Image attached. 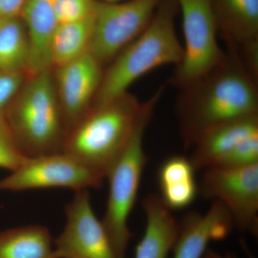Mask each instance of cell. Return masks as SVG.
I'll return each mask as SVG.
<instances>
[{"instance_id":"15","label":"cell","mask_w":258,"mask_h":258,"mask_svg":"<svg viewBox=\"0 0 258 258\" xmlns=\"http://www.w3.org/2000/svg\"><path fill=\"white\" fill-rule=\"evenodd\" d=\"M145 231L136 247L134 258H166L175 243L179 221L159 195H148L143 201Z\"/></svg>"},{"instance_id":"7","label":"cell","mask_w":258,"mask_h":258,"mask_svg":"<svg viewBox=\"0 0 258 258\" xmlns=\"http://www.w3.org/2000/svg\"><path fill=\"white\" fill-rule=\"evenodd\" d=\"M162 0H95L89 52L104 66L144 31Z\"/></svg>"},{"instance_id":"1","label":"cell","mask_w":258,"mask_h":258,"mask_svg":"<svg viewBox=\"0 0 258 258\" xmlns=\"http://www.w3.org/2000/svg\"><path fill=\"white\" fill-rule=\"evenodd\" d=\"M228 47L223 63L180 88L176 113L186 149L192 147L202 135L217 125L258 114L255 80L244 66L237 47Z\"/></svg>"},{"instance_id":"23","label":"cell","mask_w":258,"mask_h":258,"mask_svg":"<svg viewBox=\"0 0 258 258\" xmlns=\"http://www.w3.org/2000/svg\"><path fill=\"white\" fill-rule=\"evenodd\" d=\"M95 0H54L58 24L83 20L92 15Z\"/></svg>"},{"instance_id":"22","label":"cell","mask_w":258,"mask_h":258,"mask_svg":"<svg viewBox=\"0 0 258 258\" xmlns=\"http://www.w3.org/2000/svg\"><path fill=\"white\" fill-rule=\"evenodd\" d=\"M256 164H258V133L244 139L215 166L238 168Z\"/></svg>"},{"instance_id":"20","label":"cell","mask_w":258,"mask_h":258,"mask_svg":"<svg viewBox=\"0 0 258 258\" xmlns=\"http://www.w3.org/2000/svg\"><path fill=\"white\" fill-rule=\"evenodd\" d=\"M28 37L21 17L0 18V71L28 74Z\"/></svg>"},{"instance_id":"13","label":"cell","mask_w":258,"mask_h":258,"mask_svg":"<svg viewBox=\"0 0 258 258\" xmlns=\"http://www.w3.org/2000/svg\"><path fill=\"white\" fill-rule=\"evenodd\" d=\"M20 17L28 37V76L52 69L51 42L59 25L54 0H25Z\"/></svg>"},{"instance_id":"24","label":"cell","mask_w":258,"mask_h":258,"mask_svg":"<svg viewBox=\"0 0 258 258\" xmlns=\"http://www.w3.org/2000/svg\"><path fill=\"white\" fill-rule=\"evenodd\" d=\"M28 77L26 73L0 71V115H5Z\"/></svg>"},{"instance_id":"19","label":"cell","mask_w":258,"mask_h":258,"mask_svg":"<svg viewBox=\"0 0 258 258\" xmlns=\"http://www.w3.org/2000/svg\"><path fill=\"white\" fill-rule=\"evenodd\" d=\"M92 30L93 13L83 20L59 24L51 42L52 68L60 67L87 53Z\"/></svg>"},{"instance_id":"17","label":"cell","mask_w":258,"mask_h":258,"mask_svg":"<svg viewBox=\"0 0 258 258\" xmlns=\"http://www.w3.org/2000/svg\"><path fill=\"white\" fill-rule=\"evenodd\" d=\"M196 169L189 158L176 155L164 161L158 171L159 198L169 210H182L196 200Z\"/></svg>"},{"instance_id":"25","label":"cell","mask_w":258,"mask_h":258,"mask_svg":"<svg viewBox=\"0 0 258 258\" xmlns=\"http://www.w3.org/2000/svg\"><path fill=\"white\" fill-rule=\"evenodd\" d=\"M25 0H0V18L20 16Z\"/></svg>"},{"instance_id":"18","label":"cell","mask_w":258,"mask_h":258,"mask_svg":"<svg viewBox=\"0 0 258 258\" xmlns=\"http://www.w3.org/2000/svg\"><path fill=\"white\" fill-rule=\"evenodd\" d=\"M0 258H54L47 227L28 225L0 232Z\"/></svg>"},{"instance_id":"11","label":"cell","mask_w":258,"mask_h":258,"mask_svg":"<svg viewBox=\"0 0 258 258\" xmlns=\"http://www.w3.org/2000/svg\"><path fill=\"white\" fill-rule=\"evenodd\" d=\"M56 69V91L69 132L91 109L103 78V66L87 52Z\"/></svg>"},{"instance_id":"14","label":"cell","mask_w":258,"mask_h":258,"mask_svg":"<svg viewBox=\"0 0 258 258\" xmlns=\"http://www.w3.org/2000/svg\"><path fill=\"white\" fill-rule=\"evenodd\" d=\"M258 133V114L226 122L202 135L189 157L196 171L216 166L241 142Z\"/></svg>"},{"instance_id":"27","label":"cell","mask_w":258,"mask_h":258,"mask_svg":"<svg viewBox=\"0 0 258 258\" xmlns=\"http://www.w3.org/2000/svg\"><path fill=\"white\" fill-rule=\"evenodd\" d=\"M224 258H237V257H235V254L230 253V252H227V253H226L225 255L224 256ZM250 258H253V257H250Z\"/></svg>"},{"instance_id":"10","label":"cell","mask_w":258,"mask_h":258,"mask_svg":"<svg viewBox=\"0 0 258 258\" xmlns=\"http://www.w3.org/2000/svg\"><path fill=\"white\" fill-rule=\"evenodd\" d=\"M66 215L63 230L53 242L54 258H117L88 190L76 191Z\"/></svg>"},{"instance_id":"21","label":"cell","mask_w":258,"mask_h":258,"mask_svg":"<svg viewBox=\"0 0 258 258\" xmlns=\"http://www.w3.org/2000/svg\"><path fill=\"white\" fill-rule=\"evenodd\" d=\"M13 137L5 115H0V168L11 172L26 159Z\"/></svg>"},{"instance_id":"6","label":"cell","mask_w":258,"mask_h":258,"mask_svg":"<svg viewBox=\"0 0 258 258\" xmlns=\"http://www.w3.org/2000/svg\"><path fill=\"white\" fill-rule=\"evenodd\" d=\"M182 15L184 56L171 81L184 87L223 63L227 54L219 46L218 30L210 0H176Z\"/></svg>"},{"instance_id":"5","label":"cell","mask_w":258,"mask_h":258,"mask_svg":"<svg viewBox=\"0 0 258 258\" xmlns=\"http://www.w3.org/2000/svg\"><path fill=\"white\" fill-rule=\"evenodd\" d=\"M164 92V86H161L144 102L143 109L132 137L106 174L109 188L106 211L101 221L117 258L125 257L133 237L128 222L148 161L144 147V135Z\"/></svg>"},{"instance_id":"3","label":"cell","mask_w":258,"mask_h":258,"mask_svg":"<svg viewBox=\"0 0 258 258\" xmlns=\"http://www.w3.org/2000/svg\"><path fill=\"white\" fill-rule=\"evenodd\" d=\"M143 104L127 92L93 107L68 132L62 152L106 178L132 137Z\"/></svg>"},{"instance_id":"28","label":"cell","mask_w":258,"mask_h":258,"mask_svg":"<svg viewBox=\"0 0 258 258\" xmlns=\"http://www.w3.org/2000/svg\"><path fill=\"white\" fill-rule=\"evenodd\" d=\"M98 1L105 2V3H118V2L125 1V0H98Z\"/></svg>"},{"instance_id":"2","label":"cell","mask_w":258,"mask_h":258,"mask_svg":"<svg viewBox=\"0 0 258 258\" xmlns=\"http://www.w3.org/2000/svg\"><path fill=\"white\" fill-rule=\"evenodd\" d=\"M176 5V0H162L147 28L108 64L91 108L128 92L136 81L153 70L181 62L184 48L174 23Z\"/></svg>"},{"instance_id":"26","label":"cell","mask_w":258,"mask_h":258,"mask_svg":"<svg viewBox=\"0 0 258 258\" xmlns=\"http://www.w3.org/2000/svg\"><path fill=\"white\" fill-rule=\"evenodd\" d=\"M203 258H224V257H222L220 254L217 253L215 251L208 249L206 252L204 254Z\"/></svg>"},{"instance_id":"4","label":"cell","mask_w":258,"mask_h":258,"mask_svg":"<svg viewBox=\"0 0 258 258\" xmlns=\"http://www.w3.org/2000/svg\"><path fill=\"white\" fill-rule=\"evenodd\" d=\"M5 118L27 158L62 152L68 129L50 69L29 76Z\"/></svg>"},{"instance_id":"8","label":"cell","mask_w":258,"mask_h":258,"mask_svg":"<svg viewBox=\"0 0 258 258\" xmlns=\"http://www.w3.org/2000/svg\"><path fill=\"white\" fill-rule=\"evenodd\" d=\"M105 178L64 152L26 158L0 179V191L69 188L75 191L100 188Z\"/></svg>"},{"instance_id":"16","label":"cell","mask_w":258,"mask_h":258,"mask_svg":"<svg viewBox=\"0 0 258 258\" xmlns=\"http://www.w3.org/2000/svg\"><path fill=\"white\" fill-rule=\"evenodd\" d=\"M218 30L227 44L258 40V0H210Z\"/></svg>"},{"instance_id":"12","label":"cell","mask_w":258,"mask_h":258,"mask_svg":"<svg viewBox=\"0 0 258 258\" xmlns=\"http://www.w3.org/2000/svg\"><path fill=\"white\" fill-rule=\"evenodd\" d=\"M235 227L230 212L214 200L206 213L189 212L179 222L173 258H203L212 241L224 240Z\"/></svg>"},{"instance_id":"9","label":"cell","mask_w":258,"mask_h":258,"mask_svg":"<svg viewBox=\"0 0 258 258\" xmlns=\"http://www.w3.org/2000/svg\"><path fill=\"white\" fill-rule=\"evenodd\" d=\"M199 192L221 203L239 230L257 235L258 164L205 169Z\"/></svg>"}]
</instances>
